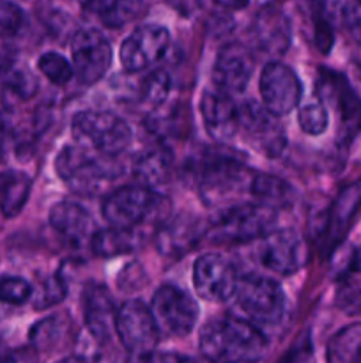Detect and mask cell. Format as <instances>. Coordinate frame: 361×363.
<instances>
[{"label":"cell","instance_id":"cell-1","mask_svg":"<svg viewBox=\"0 0 361 363\" xmlns=\"http://www.w3.org/2000/svg\"><path fill=\"white\" fill-rule=\"evenodd\" d=\"M202 357L214 363H253L268 347L264 333L237 315H223L205 323L198 335Z\"/></svg>","mask_w":361,"mask_h":363},{"label":"cell","instance_id":"cell-2","mask_svg":"<svg viewBox=\"0 0 361 363\" xmlns=\"http://www.w3.org/2000/svg\"><path fill=\"white\" fill-rule=\"evenodd\" d=\"M198 190L209 206H222L237 195L250 191L255 172L244 162L227 152H209L198 165Z\"/></svg>","mask_w":361,"mask_h":363},{"label":"cell","instance_id":"cell-3","mask_svg":"<svg viewBox=\"0 0 361 363\" xmlns=\"http://www.w3.org/2000/svg\"><path fill=\"white\" fill-rule=\"evenodd\" d=\"M105 158L78 144L66 145L57 155L55 169L69 190L84 197H94L115 177V170Z\"/></svg>","mask_w":361,"mask_h":363},{"label":"cell","instance_id":"cell-4","mask_svg":"<svg viewBox=\"0 0 361 363\" xmlns=\"http://www.w3.org/2000/svg\"><path fill=\"white\" fill-rule=\"evenodd\" d=\"M73 137L81 147L106 158H115L130 147L133 133L126 121L115 113L85 110L74 116Z\"/></svg>","mask_w":361,"mask_h":363},{"label":"cell","instance_id":"cell-5","mask_svg":"<svg viewBox=\"0 0 361 363\" xmlns=\"http://www.w3.org/2000/svg\"><path fill=\"white\" fill-rule=\"evenodd\" d=\"M276 211L262 204H237L223 209L211 223L207 236L214 243H246L273 230Z\"/></svg>","mask_w":361,"mask_h":363},{"label":"cell","instance_id":"cell-6","mask_svg":"<svg viewBox=\"0 0 361 363\" xmlns=\"http://www.w3.org/2000/svg\"><path fill=\"white\" fill-rule=\"evenodd\" d=\"M165 197L154 194L142 184L120 186L113 190L103 202V216L110 227L137 230L138 225L154 220L165 211Z\"/></svg>","mask_w":361,"mask_h":363},{"label":"cell","instance_id":"cell-7","mask_svg":"<svg viewBox=\"0 0 361 363\" xmlns=\"http://www.w3.org/2000/svg\"><path fill=\"white\" fill-rule=\"evenodd\" d=\"M234 298L251 325H276L285 312V294L280 284L260 275L241 277Z\"/></svg>","mask_w":361,"mask_h":363},{"label":"cell","instance_id":"cell-8","mask_svg":"<svg viewBox=\"0 0 361 363\" xmlns=\"http://www.w3.org/2000/svg\"><path fill=\"white\" fill-rule=\"evenodd\" d=\"M149 308L158 332L168 337L188 335L197 325V301L191 298V294L172 284H165L156 291Z\"/></svg>","mask_w":361,"mask_h":363},{"label":"cell","instance_id":"cell-9","mask_svg":"<svg viewBox=\"0 0 361 363\" xmlns=\"http://www.w3.org/2000/svg\"><path fill=\"white\" fill-rule=\"evenodd\" d=\"M71 55L78 82L92 85L108 71L112 64V46L96 28H80L71 41Z\"/></svg>","mask_w":361,"mask_h":363},{"label":"cell","instance_id":"cell-10","mask_svg":"<svg viewBox=\"0 0 361 363\" xmlns=\"http://www.w3.org/2000/svg\"><path fill=\"white\" fill-rule=\"evenodd\" d=\"M170 48V32L156 23L134 28L120 46V62L127 73L145 71L163 60Z\"/></svg>","mask_w":361,"mask_h":363},{"label":"cell","instance_id":"cell-11","mask_svg":"<svg viewBox=\"0 0 361 363\" xmlns=\"http://www.w3.org/2000/svg\"><path fill=\"white\" fill-rule=\"evenodd\" d=\"M306 243L294 229H273L265 234L258 247L262 264L278 275H294L306 262Z\"/></svg>","mask_w":361,"mask_h":363},{"label":"cell","instance_id":"cell-12","mask_svg":"<svg viewBox=\"0 0 361 363\" xmlns=\"http://www.w3.org/2000/svg\"><path fill=\"white\" fill-rule=\"evenodd\" d=\"M258 87L264 108L275 117H283L292 112L301 99V82L296 71L276 60L265 64Z\"/></svg>","mask_w":361,"mask_h":363},{"label":"cell","instance_id":"cell-13","mask_svg":"<svg viewBox=\"0 0 361 363\" xmlns=\"http://www.w3.org/2000/svg\"><path fill=\"white\" fill-rule=\"evenodd\" d=\"M237 282V269L227 257L218 254H207L197 259L193 266V284L197 294L212 303L234 298Z\"/></svg>","mask_w":361,"mask_h":363},{"label":"cell","instance_id":"cell-14","mask_svg":"<svg viewBox=\"0 0 361 363\" xmlns=\"http://www.w3.org/2000/svg\"><path fill=\"white\" fill-rule=\"evenodd\" d=\"M115 333L122 346L131 353H144L154 350L159 339L158 326L151 308L138 300L126 301L117 311Z\"/></svg>","mask_w":361,"mask_h":363},{"label":"cell","instance_id":"cell-15","mask_svg":"<svg viewBox=\"0 0 361 363\" xmlns=\"http://www.w3.org/2000/svg\"><path fill=\"white\" fill-rule=\"evenodd\" d=\"M278 117L271 116L262 105L246 101L239 106V130L257 151L275 158L285 147V133L278 124Z\"/></svg>","mask_w":361,"mask_h":363},{"label":"cell","instance_id":"cell-16","mask_svg":"<svg viewBox=\"0 0 361 363\" xmlns=\"http://www.w3.org/2000/svg\"><path fill=\"white\" fill-rule=\"evenodd\" d=\"M319 99L331 101L340 113V126L345 138H353L361 128V99L343 74L326 71L319 82Z\"/></svg>","mask_w":361,"mask_h":363},{"label":"cell","instance_id":"cell-17","mask_svg":"<svg viewBox=\"0 0 361 363\" xmlns=\"http://www.w3.org/2000/svg\"><path fill=\"white\" fill-rule=\"evenodd\" d=\"M251 74H253V55L250 48L239 43H230L219 50L212 69V80L219 92L227 96L239 94L246 89Z\"/></svg>","mask_w":361,"mask_h":363},{"label":"cell","instance_id":"cell-18","mask_svg":"<svg viewBox=\"0 0 361 363\" xmlns=\"http://www.w3.org/2000/svg\"><path fill=\"white\" fill-rule=\"evenodd\" d=\"M248 34L253 50L264 55L278 57L289 48L290 25L278 7H265L255 14Z\"/></svg>","mask_w":361,"mask_h":363},{"label":"cell","instance_id":"cell-19","mask_svg":"<svg viewBox=\"0 0 361 363\" xmlns=\"http://www.w3.org/2000/svg\"><path fill=\"white\" fill-rule=\"evenodd\" d=\"M200 116L207 133L216 142H229L239 131V106L219 91H205L200 99Z\"/></svg>","mask_w":361,"mask_h":363},{"label":"cell","instance_id":"cell-20","mask_svg":"<svg viewBox=\"0 0 361 363\" xmlns=\"http://www.w3.org/2000/svg\"><path fill=\"white\" fill-rule=\"evenodd\" d=\"M50 223L71 245H84L85 241H92L98 233L96 222L87 209L71 201L57 202L50 211Z\"/></svg>","mask_w":361,"mask_h":363},{"label":"cell","instance_id":"cell-21","mask_svg":"<svg viewBox=\"0 0 361 363\" xmlns=\"http://www.w3.org/2000/svg\"><path fill=\"white\" fill-rule=\"evenodd\" d=\"M85 325L92 337L106 340L115 330L117 311L113 307L112 294L101 284H87L84 289Z\"/></svg>","mask_w":361,"mask_h":363},{"label":"cell","instance_id":"cell-22","mask_svg":"<svg viewBox=\"0 0 361 363\" xmlns=\"http://www.w3.org/2000/svg\"><path fill=\"white\" fill-rule=\"evenodd\" d=\"M198 222L197 220L177 216L166 222L156 234V247L165 257H183L198 243Z\"/></svg>","mask_w":361,"mask_h":363},{"label":"cell","instance_id":"cell-23","mask_svg":"<svg viewBox=\"0 0 361 363\" xmlns=\"http://www.w3.org/2000/svg\"><path fill=\"white\" fill-rule=\"evenodd\" d=\"M361 213V179L349 184L338 194L336 201L333 202L328 215V233L331 238V245L335 247L340 243L354 220Z\"/></svg>","mask_w":361,"mask_h":363},{"label":"cell","instance_id":"cell-24","mask_svg":"<svg viewBox=\"0 0 361 363\" xmlns=\"http://www.w3.org/2000/svg\"><path fill=\"white\" fill-rule=\"evenodd\" d=\"M172 169V155L163 145H151L137 156L133 172L142 186L151 188L163 183Z\"/></svg>","mask_w":361,"mask_h":363},{"label":"cell","instance_id":"cell-25","mask_svg":"<svg viewBox=\"0 0 361 363\" xmlns=\"http://www.w3.org/2000/svg\"><path fill=\"white\" fill-rule=\"evenodd\" d=\"M32 181L21 170H4L0 172V213L13 218L27 204Z\"/></svg>","mask_w":361,"mask_h":363},{"label":"cell","instance_id":"cell-26","mask_svg":"<svg viewBox=\"0 0 361 363\" xmlns=\"http://www.w3.org/2000/svg\"><path fill=\"white\" fill-rule=\"evenodd\" d=\"M250 194L258 199V204L278 211L294 202V190L287 181L273 174H255Z\"/></svg>","mask_w":361,"mask_h":363},{"label":"cell","instance_id":"cell-27","mask_svg":"<svg viewBox=\"0 0 361 363\" xmlns=\"http://www.w3.org/2000/svg\"><path fill=\"white\" fill-rule=\"evenodd\" d=\"M91 243L96 254L101 257H117V255L133 252L140 245V236L137 230L108 227V229H99Z\"/></svg>","mask_w":361,"mask_h":363},{"label":"cell","instance_id":"cell-28","mask_svg":"<svg viewBox=\"0 0 361 363\" xmlns=\"http://www.w3.org/2000/svg\"><path fill=\"white\" fill-rule=\"evenodd\" d=\"M85 11L98 18L103 25L119 28L137 20L145 11V4L140 2H91L85 4Z\"/></svg>","mask_w":361,"mask_h":363},{"label":"cell","instance_id":"cell-29","mask_svg":"<svg viewBox=\"0 0 361 363\" xmlns=\"http://www.w3.org/2000/svg\"><path fill=\"white\" fill-rule=\"evenodd\" d=\"M328 363H361V323L333 335L328 344Z\"/></svg>","mask_w":361,"mask_h":363},{"label":"cell","instance_id":"cell-30","mask_svg":"<svg viewBox=\"0 0 361 363\" xmlns=\"http://www.w3.org/2000/svg\"><path fill=\"white\" fill-rule=\"evenodd\" d=\"M329 20L340 21L350 35L361 43V2H338L322 7Z\"/></svg>","mask_w":361,"mask_h":363},{"label":"cell","instance_id":"cell-31","mask_svg":"<svg viewBox=\"0 0 361 363\" xmlns=\"http://www.w3.org/2000/svg\"><path fill=\"white\" fill-rule=\"evenodd\" d=\"M297 121L304 133L308 135H321L324 133L328 128V110H326L324 103L319 98H311L304 105L299 106L297 112Z\"/></svg>","mask_w":361,"mask_h":363},{"label":"cell","instance_id":"cell-32","mask_svg":"<svg viewBox=\"0 0 361 363\" xmlns=\"http://www.w3.org/2000/svg\"><path fill=\"white\" fill-rule=\"evenodd\" d=\"M38 66L41 73L55 85H66L73 78V64L57 52H46L39 57Z\"/></svg>","mask_w":361,"mask_h":363},{"label":"cell","instance_id":"cell-33","mask_svg":"<svg viewBox=\"0 0 361 363\" xmlns=\"http://www.w3.org/2000/svg\"><path fill=\"white\" fill-rule=\"evenodd\" d=\"M66 326H67L66 315H50V318L39 321L30 332V339H32V344H34V350L38 351V347L53 346V342H57V340L62 337V333L66 332Z\"/></svg>","mask_w":361,"mask_h":363},{"label":"cell","instance_id":"cell-34","mask_svg":"<svg viewBox=\"0 0 361 363\" xmlns=\"http://www.w3.org/2000/svg\"><path fill=\"white\" fill-rule=\"evenodd\" d=\"M170 92V77L165 71H154L147 74L145 80L142 82V101L147 103L149 106L163 105L165 99L168 98Z\"/></svg>","mask_w":361,"mask_h":363},{"label":"cell","instance_id":"cell-35","mask_svg":"<svg viewBox=\"0 0 361 363\" xmlns=\"http://www.w3.org/2000/svg\"><path fill=\"white\" fill-rule=\"evenodd\" d=\"M32 286L20 277H2L0 279V303L23 305L30 300Z\"/></svg>","mask_w":361,"mask_h":363},{"label":"cell","instance_id":"cell-36","mask_svg":"<svg viewBox=\"0 0 361 363\" xmlns=\"http://www.w3.org/2000/svg\"><path fill=\"white\" fill-rule=\"evenodd\" d=\"M25 25V13L20 6L0 2V41L11 43Z\"/></svg>","mask_w":361,"mask_h":363},{"label":"cell","instance_id":"cell-37","mask_svg":"<svg viewBox=\"0 0 361 363\" xmlns=\"http://www.w3.org/2000/svg\"><path fill=\"white\" fill-rule=\"evenodd\" d=\"M336 307L349 315L361 314V280L343 279L336 289Z\"/></svg>","mask_w":361,"mask_h":363},{"label":"cell","instance_id":"cell-38","mask_svg":"<svg viewBox=\"0 0 361 363\" xmlns=\"http://www.w3.org/2000/svg\"><path fill=\"white\" fill-rule=\"evenodd\" d=\"M6 85L21 99H27L38 91V82L27 69H11L6 77Z\"/></svg>","mask_w":361,"mask_h":363},{"label":"cell","instance_id":"cell-39","mask_svg":"<svg viewBox=\"0 0 361 363\" xmlns=\"http://www.w3.org/2000/svg\"><path fill=\"white\" fill-rule=\"evenodd\" d=\"M64 296H66V286H64V282L60 280V277H53V279H50L48 282L42 286L41 294H39L35 307L38 308L52 307V305L62 301Z\"/></svg>","mask_w":361,"mask_h":363},{"label":"cell","instance_id":"cell-40","mask_svg":"<svg viewBox=\"0 0 361 363\" xmlns=\"http://www.w3.org/2000/svg\"><path fill=\"white\" fill-rule=\"evenodd\" d=\"M183 358L173 353H159V351H144V353H131L127 363H180Z\"/></svg>","mask_w":361,"mask_h":363},{"label":"cell","instance_id":"cell-41","mask_svg":"<svg viewBox=\"0 0 361 363\" xmlns=\"http://www.w3.org/2000/svg\"><path fill=\"white\" fill-rule=\"evenodd\" d=\"M0 363H39V357L34 347H20L0 358Z\"/></svg>","mask_w":361,"mask_h":363},{"label":"cell","instance_id":"cell-42","mask_svg":"<svg viewBox=\"0 0 361 363\" xmlns=\"http://www.w3.org/2000/svg\"><path fill=\"white\" fill-rule=\"evenodd\" d=\"M14 50L11 43L0 41V78H6L9 71L13 69Z\"/></svg>","mask_w":361,"mask_h":363},{"label":"cell","instance_id":"cell-43","mask_svg":"<svg viewBox=\"0 0 361 363\" xmlns=\"http://www.w3.org/2000/svg\"><path fill=\"white\" fill-rule=\"evenodd\" d=\"M353 268L361 269V248H357V250L354 252V257H353Z\"/></svg>","mask_w":361,"mask_h":363},{"label":"cell","instance_id":"cell-44","mask_svg":"<svg viewBox=\"0 0 361 363\" xmlns=\"http://www.w3.org/2000/svg\"><path fill=\"white\" fill-rule=\"evenodd\" d=\"M180 363H214V362H209L205 358H183Z\"/></svg>","mask_w":361,"mask_h":363},{"label":"cell","instance_id":"cell-45","mask_svg":"<svg viewBox=\"0 0 361 363\" xmlns=\"http://www.w3.org/2000/svg\"><path fill=\"white\" fill-rule=\"evenodd\" d=\"M57 363H85V362L78 357H67V358H62V360Z\"/></svg>","mask_w":361,"mask_h":363},{"label":"cell","instance_id":"cell-46","mask_svg":"<svg viewBox=\"0 0 361 363\" xmlns=\"http://www.w3.org/2000/svg\"><path fill=\"white\" fill-rule=\"evenodd\" d=\"M4 156V133L2 130H0V160H2Z\"/></svg>","mask_w":361,"mask_h":363},{"label":"cell","instance_id":"cell-47","mask_svg":"<svg viewBox=\"0 0 361 363\" xmlns=\"http://www.w3.org/2000/svg\"><path fill=\"white\" fill-rule=\"evenodd\" d=\"M357 73H360V77H361V55H360V59H357Z\"/></svg>","mask_w":361,"mask_h":363}]
</instances>
